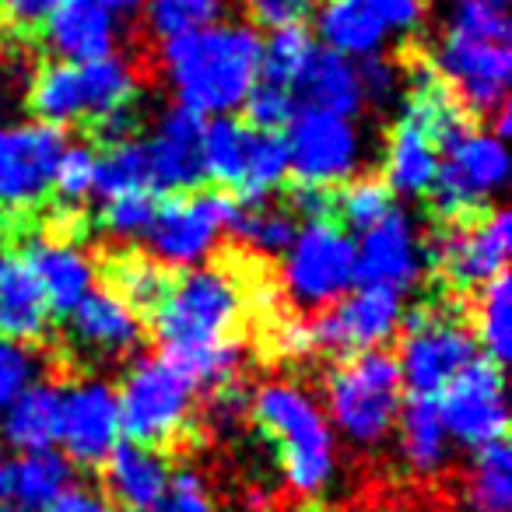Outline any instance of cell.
<instances>
[{
	"instance_id": "obj_22",
	"label": "cell",
	"mask_w": 512,
	"mask_h": 512,
	"mask_svg": "<svg viewBox=\"0 0 512 512\" xmlns=\"http://www.w3.org/2000/svg\"><path fill=\"white\" fill-rule=\"evenodd\" d=\"M50 323V302L25 253L0 249V341L32 348L50 334Z\"/></svg>"
},
{
	"instance_id": "obj_5",
	"label": "cell",
	"mask_w": 512,
	"mask_h": 512,
	"mask_svg": "<svg viewBox=\"0 0 512 512\" xmlns=\"http://www.w3.org/2000/svg\"><path fill=\"white\" fill-rule=\"evenodd\" d=\"M137 74L123 57L85 60V64L39 67L29 88V106L39 123L67 127V123H99L116 109L134 106Z\"/></svg>"
},
{
	"instance_id": "obj_51",
	"label": "cell",
	"mask_w": 512,
	"mask_h": 512,
	"mask_svg": "<svg viewBox=\"0 0 512 512\" xmlns=\"http://www.w3.org/2000/svg\"><path fill=\"white\" fill-rule=\"evenodd\" d=\"M43 512H113L109 509V498L95 488H85V484H71L57 502H50Z\"/></svg>"
},
{
	"instance_id": "obj_20",
	"label": "cell",
	"mask_w": 512,
	"mask_h": 512,
	"mask_svg": "<svg viewBox=\"0 0 512 512\" xmlns=\"http://www.w3.org/2000/svg\"><path fill=\"white\" fill-rule=\"evenodd\" d=\"M67 320V334L71 344L81 355L95 358V362H120L130 358L144 341V320L137 309H130L109 288H92Z\"/></svg>"
},
{
	"instance_id": "obj_49",
	"label": "cell",
	"mask_w": 512,
	"mask_h": 512,
	"mask_svg": "<svg viewBox=\"0 0 512 512\" xmlns=\"http://www.w3.org/2000/svg\"><path fill=\"white\" fill-rule=\"evenodd\" d=\"M64 0H0V25L11 32H36Z\"/></svg>"
},
{
	"instance_id": "obj_31",
	"label": "cell",
	"mask_w": 512,
	"mask_h": 512,
	"mask_svg": "<svg viewBox=\"0 0 512 512\" xmlns=\"http://www.w3.org/2000/svg\"><path fill=\"white\" fill-rule=\"evenodd\" d=\"M463 505L467 512H512V449L505 439L474 449Z\"/></svg>"
},
{
	"instance_id": "obj_40",
	"label": "cell",
	"mask_w": 512,
	"mask_h": 512,
	"mask_svg": "<svg viewBox=\"0 0 512 512\" xmlns=\"http://www.w3.org/2000/svg\"><path fill=\"white\" fill-rule=\"evenodd\" d=\"M113 278H116V295L130 309H137V313H155L165 288H169L162 264H155L148 256H127V260H120L113 267Z\"/></svg>"
},
{
	"instance_id": "obj_11",
	"label": "cell",
	"mask_w": 512,
	"mask_h": 512,
	"mask_svg": "<svg viewBox=\"0 0 512 512\" xmlns=\"http://www.w3.org/2000/svg\"><path fill=\"white\" fill-rule=\"evenodd\" d=\"M235 211L239 204L225 193H176L172 200L158 204L155 225L144 235L151 260L179 271L204 267L207 256L218 249L221 235L232 228Z\"/></svg>"
},
{
	"instance_id": "obj_44",
	"label": "cell",
	"mask_w": 512,
	"mask_h": 512,
	"mask_svg": "<svg viewBox=\"0 0 512 512\" xmlns=\"http://www.w3.org/2000/svg\"><path fill=\"white\" fill-rule=\"evenodd\" d=\"M242 109H246V120H249V127H253V130H267V134H278V130H285L288 123H292V116H295V109H299V102H295V92H288V88L271 85V81H260V78H256L253 92L246 95Z\"/></svg>"
},
{
	"instance_id": "obj_24",
	"label": "cell",
	"mask_w": 512,
	"mask_h": 512,
	"mask_svg": "<svg viewBox=\"0 0 512 512\" xmlns=\"http://www.w3.org/2000/svg\"><path fill=\"white\" fill-rule=\"evenodd\" d=\"M106 467V491L113 502L123 505V512H151L158 498L169 488V460L155 446L120 439L113 453L102 460Z\"/></svg>"
},
{
	"instance_id": "obj_48",
	"label": "cell",
	"mask_w": 512,
	"mask_h": 512,
	"mask_svg": "<svg viewBox=\"0 0 512 512\" xmlns=\"http://www.w3.org/2000/svg\"><path fill=\"white\" fill-rule=\"evenodd\" d=\"M256 25L264 29H292L302 25L323 0H242Z\"/></svg>"
},
{
	"instance_id": "obj_23",
	"label": "cell",
	"mask_w": 512,
	"mask_h": 512,
	"mask_svg": "<svg viewBox=\"0 0 512 512\" xmlns=\"http://www.w3.org/2000/svg\"><path fill=\"white\" fill-rule=\"evenodd\" d=\"M442 148L421 120H414L404 109L397 123H393L390 137L383 148V172H386V190L397 193L404 200L428 197L439 176Z\"/></svg>"
},
{
	"instance_id": "obj_50",
	"label": "cell",
	"mask_w": 512,
	"mask_h": 512,
	"mask_svg": "<svg viewBox=\"0 0 512 512\" xmlns=\"http://www.w3.org/2000/svg\"><path fill=\"white\" fill-rule=\"evenodd\" d=\"M369 8L376 11L390 39L418 32L421 22H425V0H369Z\"/></svg>"
},
{
	"instance_id": "obj_38",
	"label": "cell",
	"mask_w": 512,
	"mask_h": 512,
	"mask_svg": "<svg viewBox=\"0 0 512 512\" xmlns=\"http://www.w3.org/2000/svg\"><path fill=\"white\" fill-rule=\"evenodd\" d=\"M316 46L320 43H316L302 25L274 29L271 39L264 43V53H260V81H271V85H281V88H288V92H295V85H299L302 71H306Z\"/></svg>"
},
{
	"instance_id": "obj_33",
	"label": "cell",
	"mask_w": 512,
	"mask_h": 512,
	"mask_svg": "<svg viewBox=\"0 0 512 512\" xmlns=\"http://www.w3.org/2000/svg\"><path fill=\"white\" fill-rule=\"evenodd\" d=\"M288 179V151L281 134H267V130H253L246 151V165L239 176V200L246 204H267L274 190H281V183Z\"/></svg>"
},
{
	"instance_id": "obj_41",
	"label": "cell",
	"mask_w": 512,
	"mask_h": 512,
	"mask_svg": "<svg viewBox=\"0 0 512 512\" xmlns=\"http://www.w3.org/2000/svg\"><path fill=\"white\" fill-rule=\"evenodd\" d=\"M155 214H158V200L151 190L141 193H123V197H109L102 200V211H99V225L106 235L120 242H137L151 232L155 225Z\"/></svg>"
},
{
	"instance_id": "obj_27",
	"label": "cell",
	"mask_w": 512,
	"mask_h": 512,
	"mask_svg": "<svg viewBox=\"0 0 512 512\" xmlns=\"http://www.w3.org/2000/svg\"><path fill=\"white\" fill-rule=\"evenodd\" d=\"M60 432V386L32 383L0 407V442L22 453H39V449L57 446Z\"/></svg>"
},
{
	"instance_id": "obj_8",
	"label": "cell",
	"mask_w": 512,
	"mask_h": 512,
	"mask_svg": "<svg viewBox=\"0 0 512 512\" xmlns=\"http://www.w3.org/2000/svg\"><path fill=\"white\" fill-rule=\"evenodd\" d=\"M397 369L411 397H439L470 362H477V341L463 320L442 309H418L404 316Z\"/></svg>"
},
{
	"instance_id": "obj_17",
	"label": "cell",
	"mask_w": 512,
	"mask_h": 512,
	"mask_svg": "<svg viewBox=\"0 0 512 512\" xmlns=\"http://www.w3.org/2000/svg\"><path fill=\"white\" fill-rule=\"evenodd\" d=\"M67 137L50 123L0 127V207H32L50 193Z\"/></svg>"
},
{
	"instance_id": "obj_9",
	"label": "cell",
	"mask_w": 512,
	"mask_h": 512,
	"mask_svg": "<svg viewBox=\"0 0 512 512\" xmlns=\"http://www.w3.org/2000/svg\"><path fill=\"white\" fill-rule=\"evenodd\" d=\"M509 183V151L491 130H463L442 148L432 204L442 218L467 221L498 197Z\"/></svg>"
},
{
	"instance_id": "obj_45",
	"label": "cell",
	"mask_w": 512,
	"mask_h": 512,
	"mask_svg": "<svg viewBox=\"0 0 512 512\" xmlns=\"http://www.w3.org/2000/svg\"><path fill=\"white\" fill-rule=\"evenodd\" d=\"M43 362L29 344L0 341V407H8L25 386L39 383Z\"/></svg>"
},
{
	"instance_id": "obj_7",
	"label": "cell",
	"mask_w": 512,
	"mask_h": 512,
	"mask_svg": "<svg viewBox=\"0 0 512 512\" xmlns=\"http://www.w3.org/2000/svg\"><path fill=\"white\" fill-rule=\"evenodd\" d=\"M120 421L123 435L144 446L172 442L186 428L197 400V386L169 362V358H141L127 369L120 390Z\"/></svg>"
},
{
	"instance_id": "obj_37",
	"label": "cell",
	"mask_w": 512,
	"mask_h": 512,
	"mask_svg": "<svg viewBox=\"0 0 512 512\" xmlns=\"http://www.w3.org/2000/svg\"><path fill=\"white\" fill-rule=\"evenodd\" d=\"M393 207H397L393 204V193L386 190L383 179H372V176H355L337 193H330V211L341 218L337 225L358 235L369 232L372 225H379Z\"/></svg>"
},
{
	"instance_id": "obj_56",
	"label": "cell",
	"mask_w": 512,
	"mask_h": 512,
	"mask_svg": "<svg viewBox=\"0 0 512 512\" xmlns=\"http://www.w3.org/2000/svg\"><path fill=\"white\" fill-rule=\"evenodd\" d=\"M0 502H11V460L0 453Z\"/></svg>"
},
{
	"instance_id": "obj_39",
	"label": "cell",
	"mask_w": 512,
	"mask_h": 512,
	"mask_svg": "<svg viewBox=\"0 0 512 512\" xmlns=\"http://www.w3.org/2000/svg\"><path fill=\"white\" fill-rule=\"evenodd\" d=\"M228 11V0H148L144 4V25L151 36L176 39L200 32L207 25H218Z\"/></svg>"
},
{
	"instance_id": "obj_19",
	"label": "cell",
	"mask_w": 512,
	"mask_h": 512,
	"mask_svg": "<svg viewBox=\"0 0 512 512\" xmlns=\"http://www.w3.org/2000/svg\"><path fill=\"white\" fill-rule=\"evenodd\" d=\"M204 127V116L183 106H172L158 116L155 130L144 141L151 190L176 197V193H193L204 183Z\"/></svg>"
},
{
	"instance_id": "obj_47",
	"label": "cell",
	"mask_w": 512,
	"mask_h": 512,
	"mask_svg": "<svg viewBox=\"0 0 512 512\" xmlns=\"http://www.w3.org/2000/svg\"><path fill=\"white\" fill-rule=\"evenodd\" d=\"M151 512H218L207 495V484L200 481V474L193 470H176L169 477V488L158 498V505Z\"/></svg>"
},
{
	"instance_id": "obj_28",
	"label": "cell",
	"mask_w": 512,
	"mask_h": 512,
	"mask_svg": "<svg viewBox=\"0 0 512 512\" xmlns=\"http://www.w3.org/2000/svg\"><path fill=\"white\" fill-rule=\"evenodd\" d=\"M400 460L418 477H435L453 460V439L442 425L439 404L432 397H407L397 414Z\"/></svg>"
},
{
	"instance_id": "obj_10",
	"label": "cell",
	"mask_w": 512,
	"mask_h": 512,
	"mask_svg": "<svg viewBox=\"0 0 512 512\" xmlns=\"http://www.w3.org/2000/svg\"><path fill=\"white\" fill-rule=\"evenodd\" d=\"M285 130L288 134L281 141L288 151V176L299 179V186L330 190V186L355 179L362 169L365 141L358 123L348 116L299 106Z\"/></svg>"
},
{
	"instance_id": "obj_26",
	"label": "cell",
	"mask_w": 512,
	"mask_h": 512,
	"mask_svg": "<svg viewBox=\"0 0 512 512\" xmlns=\"http://www.w3.org/2000/svg\"><path fill=\"white\" fill-rule=\"evenodd\" d=\"M316 29H320L323 50L351 64L376 57L390 43V32L369 8V0H323L316 8Z\"/></svg>"
},
{
	"instance_id": "obj_35",
	"label": "cell",
	"mask_w": 512,
	"mask_h": 512,
	"mask_svg": "<svg viewBox=\"0 0 512 512\" xmlns=\"http://www.w3.org/2000/svg\"><path fill=\"white\" fill-rule=\"evenodd\" d=\"M141 190H151L144 141L130 137V141H120V144H106V151L95 158V193H99L102 200H109V197H123V193H141Z\"/></svg>"
},
{
	"instance_id": "obj_13",
	"label": "cell",
	"mask_w": 512,
	"mask_h": 512,
	"mask_svg": "<svg viewBox=\"0 0 512 512\" xmlns=\"http://www.w3.org/2000/svg\"><path fill=\"white\" fill-rule=\"evenodd\" d=\"M432 71L463 109L488 120L505 106V95H509L512 53L509 43H484V39L446 32L435 43Z\"/></svg>"
},
{
	"instance_id": "obj_46",
	"label": "cell",
	"mask_w": 512,
	"mask_h": 512,
	"mask_svg": "<svg viewBox=\"0 0 512 512\" xmlns=\"http://www.w3.org/2000/svg\"><path fill=\"white\" fill-rule=\"evenodd\" d=\"M358 85H362L365 102H372V106H390V102H397L400 92H404V71H400L397 60L376 53V57H369V60H358Z\"/></svg>"
},
{
	"instance_id": "obj_43",
	"label": "cell",
	"mask_w": 512,
	"mask_h": 512,
	"mask_svg": "<svg viewBox=\"0 0 512 512\" xmlns=\"http://www.w3.org/2000/svg\"><path fill=\"white\" fill-rule=\"evenodd\" d=\"M95 158H99V151H95L92 144H67V148L60 151L50 193H57V200L64 207L85 204L95 193Z\"/></svg>"
},
{
	"instance_id": "obj_36",
	"label": "cell",
	"mask_w": 512,
	"mask_h": 512,
	"mask_svg": "<svg viewBox=\"0 0 512 512\" xmlns=\"http://www.w3.org/2000/svg\"><path fill=\"white\" fill-rule=\"evenodd\" d=\"M228 232L242 242L246 249L260 256H281L292 246L295 232H299V221L292 211H281V207H267V204H249L239 207L232 218Z\"/></svg>"
},
{
	"instance_id": "obj_25",
	"label": "cell",
	"mask_w": 512,
	"mask_h": 512,
	"mask_svg": "<svg viewBox=\"0 0 512 512\" xmlns=\"http://www.w3.org/2000/svg\"><path fill=\"white\" fill-rule=\"evenodd\" d=\"M25 260L36 271L53 316H67L95 288V264L81 246L67 239H32Z\"/></svg>"
},
{
	"instance_id": "obj_2",
	"label": "cell",
	"mask_w": 512,
	"mask_h": 512,
	"mask_svg": "<svg viewBox=\"0 0 512 512\" xmlns=\"http://www.w3.org/2000/svg\"><path fill=\"white\" fill-rule=\"evenodd\" d=\"M260 53L264 39L242 22H218L190 36L165 39L162 60L176 106L197 116H228L242 109L246 95L260 78Z\"/></svg>"
},
{
	"instance_id": "obj_21",
	"label": "cell",
	"mask_w": 512,
	"mask_h": 512,
	"mask_svg": "<svg viewBox=\"0 0 512 512\" xmlns=\"http://www.w3.org/2000/svg\"><path fill=\"white\" fill-rule=\"evenodd\" d=\"M46 50L64 64H85V60L113 57L120 43L116 15L106 11L99 0H64L43 25Z\"/></svg>"
},
{
	"instance_id": "obj_1",
	"label": "cell",
	"mask_w": 512,
	"mask_h": 512,
	"mask_svg": "<svg viewBox=\"0 0 512 512\" xmlns=\"http://www.w3.org/2000/svg\"><path fill=\"white\" fill-rule=\"evenodd\" d=\"M242 320V288L228 271L193 267L169 281L151 313L162 358H169L193 386L225 390L242 362L235 327Z\"/></svg>"
},
{
	"instance_id": "obj_55",
	"label": "cell",
	"mask_w": 512,
	"mask_h": 512,
	"mask_svg": "<svg viewBox=\"0 0 512 512\" xmlns=\"http://www.w3.org/2000/svg\"><path fill=\"white\" fill-rule=\"evenodd\" d=\"M102 8L113 11V15H134V11H141L148 0H99Z\"/></svg>"
},
{
	"instance_id": "obj_52",
	"label": "cell",
	"mask_w": 512,
	"mask_h": 512,
	"mask_svg": "<svg viewBox=\"0 0 512 512\" xmlns=\"http://www.w3.org/2000/svg\"><path fill=\"white\" fill-rule=\"evenodd\" d=\"M95 127H99L102 144H120V141H130V137H134V130H137L134 106H127V109H116V113L102 116V120L95 123Z\"/></svg>"
},
{
	"instance_id": "obj_53",
	"label": "cell",
	"mask_w": 512,
	"mask_h": 512,
	"mask_svg": "<svg viewBox=\"0 0 512 512\" xmlns=\"http://www.w3.org/2000/svg\"><path fill=\"white\" fill-rule=\"evenodd\" d=\"M292 214H302L306 221L330 218V193L327 190H316V186H299V190H295Z\"/></svg>"
},
{
	"instance_id": "obj_6",
	"label": "cell",
	"mask_w": 512,
	"mask_h": 512,
	"mask_svg": "<svg viewBox=\"0 0 512 512\" xmlns=\"http://www.w3.org/2000/svg\"><path fill=\"white\" fill-rule=\"evenodd\" d=\"M281 256V285L299 309L320 313L355 288V235L334 218L306 221Z\"/></svg>"
},
{
	"instance_id": "obj_3",
	"label": "cell",
	"mask_w": 512,
	"mask_h": 512,
	"mask_svg": "<svg viewBox=\"0 0 512 512\" xmlns=\"http://www.w3.org/2000/svg\"><path fill=\"white\" fill-rule=\"evenodd\" d=\"M249 414L271 439L288 491L299 498L327 495L337 477V432L320 400L292 379H271L249 397Z\"/></svg>"
},
{
	"instance_id": "obj_4",
	"label": "cell",
	"mask_w": 512,
	"mask_h": 512,
	"mask_svg": "<svg viewBox=\"0 0 512 512\" xmlns=\"http://www.w3.org/2000/svg\"><path fill=\"white\" fill-rule=\"evenodd\" d=\"M404 404L397 358L386 351L348 355L327 376V418L330 428L341 432L351 446L376 449L397 428V414Z\"/></svg>"
},
{
	"instance_id": "obj_54",
	"label": "cell",
	"mask_w": 512,
	"mask_h": 512,
	"mask_svg": "<svg viewBox=\"0 0 512 512\" xmlns=\"http://www.w3.org/2000/svg\"><path fill=\"white\" fill-rule=\"evenodd\" d=\"M278 344H281V351H285V355H309V351H316L313 348V334H309V323H299V320L281 327Z\"/></svg>"
},
{
	"instance_id": "obj_42",
	"label": "cell",
	"mask_w": 512,
	"mask_h": 512,
	"mask_svg": "<svg viewBox=\"0 0 512 512\" xmlns=\"http://www.w3.org/2000/svg\"><path fill=\"white\" fill-rule=\"evenodd\" d=\"M449 32L484 43H509V0H456Z\"/></svg>"
},
{
	"instance_id": "obj_16",
	"label": "cell",
	"mask_w": 512,
	"mask_h": 512,
	"mask_svg": "<svg viewBox=\"0 0 512 512\" xmlns=\"http://www.w3.org/2000/svg\"><path fill=\"white\" fill-rule=\"evenodd\" d=\"M425 271L428 242L421 239L418 221L404 207H393L379 225L355 239V285H376L407 295L418 288Z\"/></svg>"
},
{
	"instance_id": "obj_14",
	"label": "cell",
	"mask_w": 512,
	"mask_h": 512,
	"mask_svg": "<svg viewBox=\"0 0 512 512\" xmlns=\"http://www.w3.org/2000/svg\"><path fill=\"white\" fill-rule=\"evenodd\" d=\"M512 249V218L505 207L477 214L474 221H453L428 249V264L442 271V278L460 292L488 285L505 274Z\"/></svg>"
},
{
	"instance_id": "obj_29",
	"label": "cell",
	"mask_w": 512,
	"mask_h": 512,
	"mask_svg": "<svg viewBox=\"0 0 512 512\" xmlns=\"http://www.w3.org/2000/svg\"><path fill=\"white\" fill-rule=\"evenodd\" d=\"M295 99H299V106L355 120L365 106L362 85H358V64L316 46L299 85H295Z\"/></svg>"
},
{
	"instance_id": "obj_30",
	"label": "cell",
	"mask_w": 512,
	"mask_h": 512,
	"mask_svg": "<svg viewBox=\"0 0 512 512\" xmlns=\"http://www.w3.org/2000/svg\"><path fill=\"white\" fill-rule=\"evenodd\" d=\"M74 484V463L57 449H39L22 453L11 463V502L25 505L32 512H43L50 502H57Z\"/></svg>"
},
{
	"instance_id": "obj_34",
	"label": "cell",
	"mask_w": 512,
	"mask_h": 512,
	"mask_svg": "<svg viewBox=\"0 0 512 512\" xmlns=\"http://www.w3.org/2000/svg\"><path fill=\"white\" fill-rule=\"evenodd\" d=\"M249 137L253 127L232 120V116H218L204 127V179L235 190L242 176V165H246Z\"/></svg>"
},
{
	"instance_id": "obj_12",
	"label": "cell",
	"mask_w": 512,
	"mask_h": 512,
	"mask_svg": "<svg viewBox=\"0 0 512 512\" xmlns=\"http://www.w3.org/2000/svg\"><path fill=\"white\" fill-rule=\"evenodd\" d=\"M404 316V295L376 285H355L309 323V334L316 351L362 355L383 351V344L400 334Z\"/></svg>"
},
{
	"instance_id": "obj_32",
	"label": "cell",
	"mask_w": 512,
	"mask_h": 512,
	"mask_svg": "<svg viewBox=\"0 0 512 512\" xmlns=\"http://www.w3.org/2000/svg\"><path fill=\"white\" fill-rule=\"evenodd\" d=\"M477 316H474V341L488 362L505 369L512 355V281L509 274H498L488 285L477 288Z\"/></svg>"
},
{
	"instance_id": "obj_18",
	"label": "cell",
	"mask_w": 512,
	"mask_h": 512,
	"mask_svg": "<svg viewBox=\"0 0 512 512\" xmlns=\"http://www.w3.org/2000/svg\"><path fill=\"white\" fill-rule=\"evenodd\" d=\"M123 439L120 400L116 386L106 379H81L60 390V432L57 446H64V456L81 467L102 463L113 446Z\"/></svg>"
},
{
	"instance_id": "obj_57",
	"label": "cell",
	"mask_w": 512,
	"mask_h": 512,
	"mask_svg": "<svg viewBox=\"0 0 512 512\" xmlns=\"http://www.w3.org/2000/svg\"><path fill=\"white\" fill-rule=\"evenodd\" d=\"M0 512H32V509H25V505H18V502H0Z\"/></svg>"
},
{
	"instance_id": "obj_15",
	"label": "cell",
	"mask_w": 512,
	"mask_h": 512,
	"mask_svg": "<svg viewBox=\"0 0 512 512\" xmlns=\"http://www.w3.org/2000/svg\"><path fill=\"white\" fill-rule=\"evenodd\" d=\"M449 439L463 449H481L505 439L509 404H505V372L488 358L470 362L446 390L435 397Z\"/></svg>"
}]
</instances>
